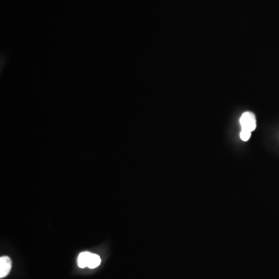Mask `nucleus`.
<instances>
[{"mask_svg":"<svg viewBox=\"0 0 279 279\" xmlns=\"http://www.w3.org/2000/svg\"><path fill=\"white\" fill-rule=\"evenodd\" d=\"M240 124L242 130H247L253 132L257 127L255 115L251 112H245L240 117Z\"/></svg>","mask_w":279,"mask_h":279,"instance_id":"nucleus-1","label":"nucleus"},{"mask_svg":"<svg viewBox=\"0 0 279 279\" xmlns=\"http://www.w3.org/2000/svg\"><path fill=\"white\" fill-rule=\"evenodd\" d=\"M12 267L11 259L7 256H3L0 258V277H5L11 272Z\"/></svg>","mask_w":279,"mask_h":279,"instance_id":"nucleus-2","label":"nucleus"},{"mask_svg":"<svg viewBox=\"0 0 279 279\" xmlns=\"http://www.w3.org/2000/svg\"><path fill=\"white\" fill-rule=\"evenodd\" d=\"M100 264H101V258H100V256L95 254V253H92L91 257L89 259L88 267L91 269L96 268Z\"/></svg>","mask_w":279,"mask_h":279,"instance_id":"nucleus-4","label":"nucleus"},{"mask_svg":"<svg viewBox=\"0 0 279 279\" xmlns=\"http://www.w3.org/2000/svg\"><path fill=\"white\" fill-rule=\"evenodd\" d=\"M251 133L249 130H242L240 131V137L243 141H247L249 139H250V135H251Z\"/></svg>","mask_w":279,"mask_h":279,"instance_id":"nucleus-5","label":"nucleus"},{"mask_svg":"<svg viewBox=\"0 0 279 279\" xmlns=\"http://www.w3.org/2000/svg\"><path fill=\"white\" fill-rule=\"evenodd\" d=\"M91 254L92 253H89V252H83L79 254L77 260L78 265L79 267L85 268V267H88Z\"/></svg>","mask_w":279,"mask_h":279,"instance_id":"nucleus-3","label":"nucleus"}]
</instances>
